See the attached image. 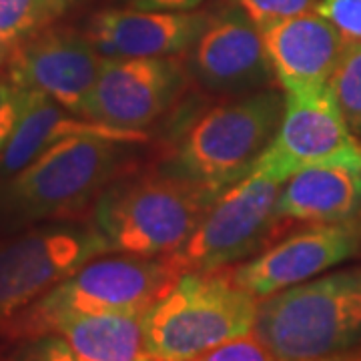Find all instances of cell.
Returning a JSON list of instances; mask_svg holds the SVG:
<instances>
[{
  "label": "cell",
  "mask_w": 361,
  "mask_h": 361,
  "mask_svg": "<svg viewBox=\"0 0 361 361\" xmlns=\"http://www.w3.org/2000/svg\"><path fill=\"white\" fill-rule=\"evenodd\" d=\"M279 219L327 225L361 215V169L317 165L285 180L277 199Z\"/></svg>",
  "instance_id": "cell-17"
},
{
  "label": "cell",
  "mask_w": 361,
  "mask_h": 361,
  "mask_svg": "<svg viewBox=\"0 0 361 361\" xmlns=\"http://www.w3.org/2000/svg\"><path fill=\"white\" fill-rule=\"evenodd\" d=\"M253 334L277 361H313L361 343V267L263 297Z\"/></svg>",
  "instance_id": "cell-3"
},
{
  "label": "cell",
  "mask_w": 361,
  "mask_h": 361,
  "mask_svg": "<svg viewBox=\"0 0 361 361\" xmlns=\"http://www.w3.org/2000/svg\"><path fill=\"white\" fill-rule=\"evenodd\" d=\"M261 35L275 80L285 92L327 87L348 42L315 11L275 23Z\"/></svg>",
  "instance_id": "cell-15"
},
{
  "label": "cell",
  "mask_w": 361,
  "mask_h": 361,
  "mask_svg": "<svg viewBox=\"0 0 361 361\" xmlns=\"http://www.w3.org/2000/svg\"><path fill=\"white\" fill-rule=\"evenodd\" d=\"M219 195L173 173L115 179L97 197L92 225L111 253L169 255L185 245Z\"/></svg>",
  "instance_id": "cell-2"
},
{
  "label": "cell",
  "mask_w": 361,
  "mask_h": 361,
  "mask_svg": "<svg viewBox=\"0 0 361 361\" xmlns=\"http://www.w3.org/2000/svg\"><path fill=\"white\" fill-rule=\"evenodd\" d=\"M145 361H161V360H155V357H147Z\"/></svg>",
  "instance_id": "cell-28"
},
{
  "label": "cell",
  "mask_w": 361,
  "mask_h": 361,
  "mask_svg": "<svg viewBox=\"0 0 361 361\" xmlns=\"http://www.w3.org/2000/svg\"><path fill=\"white\" fill-rule=\"evenodd\" d=\"M329 90L353 135H361V42H345Z\"/></svg>",
  "instance_id": "cell-20"
},
{
  "label": "cell",
  "mask_w": 361,
  "mask_h": 361,
  "mask_svg": "<svg viewBox=\"0 0 361 361\" xmlns=\"http://www.w3.org/2000/svg\"><path fill=\"white\" fill-rule=\"evenodd\" d=\"M111 253L94 225H52L0 245V329L92 259Z\"/></svg>",
  "instance_id": "cell-8"
},
{
  "label": "cell",
  "mask_w": 361,
  "mask_h": 361,
  "mask_svg": "<svg viewBox=\"0 0 361 361\" xmlns=\"http://www.w3.org/2000/svg\"><path fill=\"white\" fill-rule=\"evenodd\" d=\"M348 42H361V0H317L315 8Z\"/></svg>",
  "instance_id": "cell-23"
},
{
  "label": "cell",
  "mask_w": 361,
  "mask_h": 361,
  "mask_svg": "<svg viewBox=\"0 0 361 361\" xmlns=\"http://www.w3.org/2000/svg\"><path fill=\"white\" fill-rule=\"evenodd\" d=\"M137 11H165V13H189L197 11L207 0H127Z\"/></svg>",
  "instance_id": "cell-26"
},
{
  "label": "cell",
  "mask_w": 361,
  "mask_h": 361,
  "mask_svg": "<svg viewBox=\"0 0 361 361\" xmlns=\"http://www.w3.org/2000/svg\"><path fill=\"white\" fill-rule=\"evenodd\" d=\"M187 271L173 253L159 257H97L0 329V337L28 339L54 334L68 317L90 313H147Z\"/></svg>",
  "instance_id": "cell-1"
},
{
  "label": "cell",
  "mask_w": 361,
  "mask_h": 361,
  "mask_svg": "<svg viewBox=\"0 0 361 361\" xmlns=\"http://www.w3.org/2000/svg\"><path fill=\"white\" fill-rule=\"evenodd\" d=\"M189 52L191 73L213 92L249 94L275 78L261 28L237 6L213 14Z\"/></svg>",
  "instance_id": "cell-13"
},
{
  "label": "cell",
  "mask_w": 361,
  "mask_h": 361,
  "mask_svg": "<svg viewBox=\"0 0 361 361\" xmlns=\"http://www.w3.org/2000/svg\"><path fill=\"white\" fill-rule=\"evenodd\" d=\"M73 0H0V66L26 40L52 26Z\"/></svg>",
  "instance_id": "cell-19"
},
{
  "label": "cell",
  "mask_w": 361,
  "mask_h": 361,
  "mask_svg": "<svg viewBox=\"0 0 361 361\" xmlns=\"http://www.w3.org/2000/svg\"><path fill=\"white\" fill-rule=\"evenodd\" d=\"M317 165L361 169V142L348 127L327 87L285 92L277 133L259 159V171L287 180Z\"/></svg>",
  "instance_id": "cell-9"
},
{
  "label": "cell",
  "mask_w": 361,
  "mask_h": 361,
  "mask_svg": "<svg viewBox=\"0 0 361 361\" xmlns=\"http://www.w3.org/2000/svg\"><path fill=\"white\" fill-rule=\"evenodd\" d=\"M130 145L101 137H68L0 183V219L8 223L80 211L118 179Z\"/></svg>",
  "instance_id": "cell-5"
},
{
  "label": "cell",
  "mask_w": 361,
  "mask_h": 361,
  "mask_svg": "<svg viewBox=\"0 0 361 361\" xmlns=\"http://www.w3.org/2000/svg\"><path fill=\"white\" fill-rule=\"evenodd\" d=\"M191 361H277L255 334L235 337L217 348L209 349Z\"/></svg>",
  "instance_id": "cell-24"
},
{
  "label": "cell",
  "mask_w": 361,
  "mask_h": 361,
  "mask_svg": "<svg viewBox=\"0 0 361 361\" xmlns=\"http://www.w3.org/2000/svg\"><path fill=\"white\" fill-rule=\"evenodd\" d=\"M145 313H90L68 317L54 334L71 345L78 361H145Z\"/></svg>",
  "instance_id": "cell-18"
},
{
  "label": "cell",
  "mask_w": 361,
  "mask_h": 361,
  "mask_svg": "<svg viewBox=\"0 0 361 361\" xmlns=\"http://www.w3.org/2000/svg\"><path fill=\"white\" fill-rule=\"evenodd\" d=\"M283 104L285 94L265 89L211 106L183 135L167 171L223 193L257 167Z\"/></svg>",
  "instance_id": "cell-6"
},
{
  "label": "cell",
  "mask_w": 361,
  "mask_h": 361,
  "mask_svg": "<svg viewBox=\"0 0 361 361\" xmlns=\"http://www.w3.org/2000/svg\"><path fill=\"white\" fill-rule=\"evenodd\" d=\"M179 56L104 59L85 116L111 127L145 130L163 116L187 87Z\"/></svg>",
  "instance_id": "cell-10"
},
{
  "label": "cell",
  "mask_w": 361,
  "mask_h": 361,
  "mask_svg": "<svg viewBox=\"0 0 361 361\" xmlns=\"http://www.w3.org/2000/svg\"><path fill=\"white\" fill-rule=\"evenodd\" d=\"M20 89V87H18ZM101 137L125 145H142L149 135L139 129H121L77 113L52 101L40 90L20 89V113L8 142L0 153V180L13 177L30 161L68 137Z\"/></svg>",
  "instance_id": "cell-16"
},
{
  "label": "cell",
  "mask_w": 361,
  "mask_h": 361,
  "mask_svg": "<svg viewBox=\"0 0 361 361\" xmlns=\"http://www.w3.org/2000/svg\"><path fill=\"white\" fill-rule=\"evenodd\" d=\"M361 251V219L310 225L231 269L235 283L257 299L310 281Z\"/></svg>",
  "instance_id": "cell-12"
},
{
  "label": "cell",
  "mask_w": 361,
  "mask_h": 361,
  "mask_svg": "<svg viewBox=\"0 0 361 361\" xmlns=\"http://www.w3.org/2000/svg\"><path fill=\"white\" fill-rule=\"evenodd\" d=\"M313 361H361V343L355 348L339 351V353H331V355H325V357Z\"/></svg>",
  "instance_id": "cell-27"
},
{
  "label": "cell",
  "mask_w": 361,
  "mask_h": 361,
  "mask_svg": "<svg viewBox=\"0 0 361 361\" xmlns=\"http://www.w3.org/2000/svg\"><path fill=\"white\" fill-rule=\"evenodd\" d=\"M285 180L253 169L209 207L185 245L173 255L187 273L227 267L249 257L277 225V199Z\"/></svg>",
  "instance_id": "cell-7"
},
{
  "label": "cell",
  "mask_w": 361,
  "mask_h": 361,
  "mask_svg": "<svg viewBox=\"0 0 361 361\" xmlns=\"http://www.w3.org/2000/svg\"><path fill=\"white\" fill-rule=\"evenodd\" d=\"M257 297L233 281L231 269L191 271L142 315L147 353L191 361L235 337L253 334Z\"/></svg>",
  "instance_id": "cell-4"
},
{
  "label": "cell",
  "mask_w": 361,
  "mask_h": 361,
  "mask_svg": "<svg viewBox=\"0 0 361 361\" xmlns=\"http://www.w3.org/2000/svg\"><path fill=\"white\" fill-rule=\"evenodd\" d=\"M14 348L0 351V361H78L59 334L14 339Z\"/></svg>",
  "instance_id": "cell-21"
},
{
  "label": "cell",
  "mask_w": 361,
  "mask_h": 361,
  "mask_svg": "<svg viewBox=\"0 0 361 361\" xmlns=\"http://www.w3.org/2000/svg\"><path fill=\"white\" fill-rule=\"evenodd\" d=\"M213 13L109 8L94 14L87 37L104 59L180 56L191 51Z\"/></svg>",
  "instance_id": "cell-14"
},
{
  "label": "cell",
  "mask_w": 361,
  "mask_h": 361,
  "mask_svg": "<svg viewBox=\"0 0 361 361\" xmlns=\"http://www.w3.org/2000/svg\"><path fill=\"white\" fill-rule=\"evenodd\" d=\"M104 56L87 35L49 26L6 61V75L20 89L40 90L71 113L85 116Z\"/></svg>",
  "instance_id": "cell-11"
},
{
  "label": "cell",
  "mask_w": 361,
  "mask_h": 361,
  "mask_svg": "<svg viewBox=\"0 0 361 361\" xmlns=\"http://www.w3.org/2000/svg\"><path fill=\"white\" fill-rule=\"evenodd\" d=\"M20 113V89L6 73H0V153L13 135Z\"/></svg>",
  "instance_id": "cell-25"
},
{
  "label": "cell",
  "mask_w": 361,
  "mask_h": 361,
  "mask_svg": "<svg viewBox=\"0 0 361 361\" xmlns=\"http://www.w3.org/2000/svg\"><path fill=\"white\" fill-rule=\"evenodd\" d=\"M233 4L263 30L285 18L310 13L315 8L317 0H233Z\"/></svg>",
  "instance_id": "cell-22"
}]
</instances>
